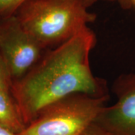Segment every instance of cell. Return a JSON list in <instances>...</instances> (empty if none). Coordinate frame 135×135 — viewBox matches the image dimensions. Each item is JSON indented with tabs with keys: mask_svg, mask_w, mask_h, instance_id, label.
I'll use <instances>...</instances> for the list:
<instances>
[{
	"mask_svg": "<svg viewBox=\"0 0 135 135\" xmlns=\"http://www.w3.org/2000/svg\"><path fill=\"white\" fill-rule=\"evenodd\" d=\"M96 36L88 26L66 42L47 50L11 92L27 126L44 107L77 93L109 95L106 83L94 75L90 54Z\"/></svg>",
	"mask_w": 135,
	"mask_h": 135,
	"instance_id": "cell-1",
	"label": "cell"
},
{
	"mask_svg": "<svg viewBox=\"0 0 135 135\" xmlns=\"http://www.w3.org/2000/svg\"><path fill=\"white\" fill-rule=\"evenodd\" d=\"M84 0H27L15 16L22 27L47 50L66 42L96 20Z\"/></svg>",
	"mask_w": 135,
	"mask_h": 135,
	"instance_id": "cell-2",
	"label": "cell"
},
{
	"mask_svg": "<svg viewBox=\"0 0 135 135\" xmlns=\"http://www.w3.org/2000/svg\"><path fill=\"white\" fill-rule=\"evenodd\" d=\"M109 95L73 94L44 107L18 135H80L96 122Z\"/></svg>",
	"mask_w": 135,
	"mask_h": 135,
	"instance_id": "cell-3",
	"label": "cell"
},
{
	"mask_svg": "<svg viewBox=\"0 0 135 135\" xmlns=\"http://www.w3.org/2000/svg\"><path fill=\"white\" fill-rule=\"evenodd\" d=\"M46 51L22 27L15 15L0 19V55L13 81L23 77Z\"/></svg>",
	"mask_w": 135,
	"mask_h": 135,
	"instance_id": "cell-4",
	"label": "cell"
},
{
	"mask_svg": "<svg viewBox=\"0 0 135 135\" xmlns=\"http://www.w3.org/2000/svg\"><path fill=\"white\" fill-rule=\"evenodd\" d=\"M113 92L116 103L105 107L95 123L112 135H135V72L116 78Z\"/></svg>",
	"mask_w": 135,
	"mask_h": 135,
	"instance_id": "cell-5",
	"label": "cell"
},
{
	"mask_svg": "<svg viewBox=\"0 0 135 135\" xmlns=\"http://www.w3.org/2000/svg\"><path fill=\"white\" fill-rule=\"evenodd\" d=\"M0 126L16 135L26 127L11 92L0 90Z\"/></svg>",
	"mask_w": 135,
	"mask_h": 135,
	"instance_id": "cell-6",
	"label": "cell"
},
{
	"mask_svg": "<svg viewBox=\"0 0 135 135\" xmlns=\"http://www.w3.org/2000/svg\"><path fill=\"white\" fill-rule=\"evenodd\" d=\"M27 0H0V19L14 16Z\"/></svg>",
	"mask_w": 135,
	"mask_h": 135,
	"instance_id": "cell-7",
	"label": "cell"
},
{
	"mask_svg": "<svg viewBox=\"0 0 135 135\" xmlns=\"http://www.w3.org/2000/svg\"><path fill=\"white\" fill-rule=\"evenodd\" d=\"M13 82L9 69L0 55V90L11 92Z\"/></svg>",
	"mask_w": 135,
	"mask_h": 135,
	"instance_id": "cell-8",
	"label": "cell"
},
{
	"mask_svg": "<svg viewBox=\"0 0 135 135\" xmlns=\"http://www.w3.org/2000/svg\"><path fill=\"white\" fill-rule=\"evenodd\" d=\"M80 135H112L97 123H93Z\"/></svg>",
	"mask_w": 135,
	"mask_h": 135,
	"instance_id": "cell-9",
	"label": "cell"
},
{
	"mask_svg": "<svg viewBox=\"0 0 135 135\" xmlns=\"http://www.w3.org/2000/svg\"><path fill=\"white\" fill-rule=\"evenodd\" d=\"M97 1H98V0H84V2H86V4L88 7H90L95 2H96ZM104 1H118L119 2H120L121 5L122 6H125V7L131 6L129 0H104Z\"/></svg>",
	"mask_w": 135,
	"mask_h": 135,
	"instance_id": "cell-10",
	"label": "cell"
},
{
	"mask_svg": "<svg viewBox=\"0 0 135 135\" xmlns=\"http://www.w3.org/2000/svg\"><path fill=\"white\" fill-rule=\"evenodd\" d=\"M0 135H16L5 128L0 126Z\"/></svg>",
	"mask_w": 135,
	"mask_h": 135,
	"instance_id": "cell-11",
	"label": "cell"
},
{
	"mask_svg": "<svg viewBox=\"0 0 135 135\" xmlns=\"http://www.w3.org/2000/svg\"><path fill=\"white\" fill-rule=\"evenodd\" d=\"M129 2H130L131 6L132 5H135V0H129Z\"/></svg>",
	"mask_w": 135,
	"mask_h": 135,
	"instance_id": "cell-12",
	"label": "cell"
}]
</instances>
